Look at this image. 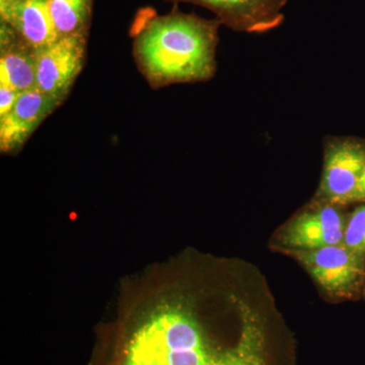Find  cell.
I'll return each instance as SVG.
<instances>
[{
	"instance_id": "cell-10",
	"label": "cell",
	"mask_w": 365,
	"mask_h": 365,
	"mask_svg": "<svg viewBox=\"0 0 365 365\" xmlns=\"http://www.w3.org/2000/svg\"><path fill=\"white\" fill-rule=\"evenodd\" d=\"M0 85L20 93L37 88L35 50L4 21H0Z\"/></svg>"
},
{
	"instance_id": "cell-14",
	"label": "cell",
	"mask_w": 365,
	"mask_h": 365,
	"mask_svg": "<svg viewBox=\"0 0 365 365\" xmlns=\"http://www.w3.org/2000/svg\"><path fill=\"white\" fill-rule=\"evenodd\" d=\"M365 202V169L360 177L359 185L352 197L351 203Z\"/></svg>"
},
{
	"instance_id": "cell-5",
	"label": "cell",
	"mask_w": 365,
	"mask_h": 365,
	"mask_svg": "<svg viewBox=\"0 0 365 365\" xmlns=\"http://www.w3.org/2000/svg\"><path fill=\"white\" fill-rule=\"evenodd\" d=\"M292 252L319 287L335 297L351 294L364 276V258L344 244Z\"/></svg>"
},
{
	"instance_id": "cell-2",
	"label": "cell",
	"mask_w": 365,
	"mask_h": 365,
	"mask_svg": "<svg viewBox=\"0 0 365 365\" xmlns=\"http://www.w3.org/2000/svg\"><path fill=\"white\" fill-rule=\"evenodd\" d=\"M222 21L173 9L137 14L132 25L137 68L153 90L207 81L215 76Z\"/></svg>"
},
{
	"instance_id": "cell-3",
	"label": "cell",
	"mask_w": 365,
	"mask_h": 365,
	"mask_svg": "<svg viewBox=\"0 0 365 365\" xmlns=\"http://www.w3.org/2000/svg\"><path fill=\"white\" fill-rule=\"evenodd\" d=\"M365 169V144L353 138L329 137L317 199L333 205L351 203Z\"/></svg>"
},
{
	"instance_id": "cell-8",
	"label": "cell",
	"mask_w": 365,
	"mask_h": 365,
	"mask_svg": "<svg viewBox=\"0 0 365 365\" xmlns=\"http://www.w3.org/2000/svg\"><path fill=\"white\" fill-rule=\"evenodd\" d=\"M61 106L38 88L24 91L11 111L0 117V151L16 155L46 118Z\"/></svg>"
},
{
	"instance_id": "cell-1",
	"label": "cell",
	"mask_w": 365,
	"mask_h": 365,
	"mask_svg": "<svg viewBox=\"0 0 365 365\" xmlns=\"http://www.w3.org/2000/svg\"><path fill=\"white\" fill-rule=\"evenodd\" d=\"M132 292L104 365H268L263 326L235 294L158 273Z\"/></svg>"
},
{
	"instance_id": "cell-4",
	"label": "cell",
	"mask_w": 365,
	"mask_h": 365,
	"mask_svg": "<svg viewBox=\"0 0 365 365\" xmlns=\"http://www.w3.org/2000/svg\"><path fill=\"white\" fill-rule=\"evenodd\" d=\"M88 37H62L35 51L36 83L41 93L63 104L86 58Z\"/></svg>"
},
{
	"instance_id": "cell-6",
	"label": "cell",
	"mask_w": 365,
	"mask_h": 365,
	"mask_svg": "<svg viewBox=\"0 0 365 365\" xmlns=\"http://www.w3.org/2000/svg\"><path fill=\"white\" fill-rule=\"evenodd\" d=\"M173 4H193L215 14L222 25L235 32L264 34L284 21L287 0H165Z\"/></svg>"
},
{
	"instance_id": "cell-12",
	"label": "cell",
	"mask_w": 365,
	"mask_h": 365,
	"mask_svg": "<svg viewBox=\"0 0 365 365\" xmlns=\"http://www.w3.org/2000/svg\"><path fill=\"white\" fill-rule=\"evenodd\" d=\"M343 244L357 256H365V205L355 209L346 220Z\"/></svg>"
},
{
	"instance_id": "cell-7",
	"label": "cell",
	"mask_w": 365,
	"mask_h": 365,
	"mask_svg": "<svg viewBox=\"0 0 365 365\" xmlns=\"http://www.w3.org/2000/svg\"><path fill=\"white\" fill-rule=\"evenodd\" d=\"M336 206L319 202L300 213L283 230L280 245L292 251H309L343 244L346 220Z\"/></svg>"
},
{
	"instance_id": "cell-9",
	"label": "cell",
	"mask_w": 365,
	"mask_h": 365,
	"mask_svg": "<svg viewBox=\"0 0 365 365\" xmlns=\"http://www.w3.org/2000/svg\"><path fill=\"white\" fill-rule=\"evenodd\" d=\"M0 21L11 26L35 51L59 39L46 0H11L0 4Z\"/></svg>"
},
{
	"instance_id": "cell-13",
	"label": "cell",
	"mask_w": 365,
	"mask_h": 365,
	"mask_svg": "<svg viewBox=\"0 0 365 365\" xmlns=\"http://www.w3.org/2000/svg\"><path fill=\"white\" fill-rule=\"evenodd\" d=\"M21 93L11 86L0 85V117L4 116L16 104Z\"/></svg>"
},
{
	"instance_id": "cell-11",
	"label": "cell",
	"mask_w": 365,
	"mask_h": 365,
	"mask_svg": "<svg viewBox=\"0 0 365 365\" xmlns=\"http://www.w3.org/2000/svg\"><path fill=\"white\" fill-rule=\"evenodd\" d=\"M59 38L88 37L95 0H46Z\"/></svg>"
}]
</instances>
